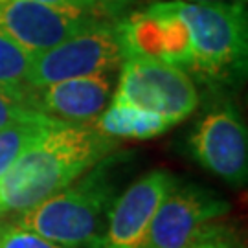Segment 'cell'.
Returning <instances> with one entry per match:
<instances>
[{
    "label": "cell",
    "mask_w": 248,
    "mask_h": 248,
    "mask_svg": "<svg viewBox=\"0 0 248 248\" xmlns=\"http://www.w3.org/2000/svg\"><path fill=\"white\" fill-rule=\"evenodd\" d=\"M108 18L98 9L53 6L37 0H6L0 4V30L33 55Z\"/></svg>",
    "instance_id": "cell-6"
},
{
    "label": "cell",
    "mask_w": 248,
    "mask_h": 248,
    "mask_svg": "<svg viewBox=\"0 0 248 248\" xmlns=\"http://www.w3.org/2000/svg\"><path fill=\"white\" fill-rule=\"evenodd\" d=\"M182 2H195V4H210V2H241V4H247V0H182Z\"/></svg>",
    "instance_id": "cell-20"
},
{
    "label": "cell",
    "mask_w": 248,
    "mask_h": 248,
    "mask_svg": "<svg viewBox=\"0 0 248 248\" xmlns=\"http://www.w3.org/2000/svg\"><path fill=\"white\" fill-rule=\"evenodd\" d=\"M112 103L138 107L178 124L197 108L199 94L186 70L143 55H129L120 68Z\"/></svg>",
    "instance_id": "cell-5"
},
{
    "label": "cell",
    "mask_w": 248,
    "mask_h": 248,
    "mask_svg": "<svg viewBox=\"0 0 248 248\" xmlns=\"http://www.w3.org/2000/svg\"><path fill=\"white\" fill-rule=\"evenodd\" d=\"M120 155H108L70 186L13 217L17 226L62 248H101L114 202V169Z\"/></svg>",
    "instance_id": "cell-2"
},
{
    "label": "cell",
    "mask_w": 248,
    "mask_h": 248,
    "mask_svg": "<svg viewBox=\"0 0 248 248\" xmlns=\"http://www.w3.org/2000/svg\"><path fill=\"white\" fill-rule=\"evenodd\" d=\"M2 2H6V0H0V4H2Z\"/></svg>",
    "instance_id": "cell-21"
},
{
    "label": "cell",
    "mask_w": 248,
    "mask_h": 248,
    "mask_svg": "<svg viewBox=\"0 0 248 248\" xmlns=\"http://www.w3.org/2000/svg\"><path fill=\"white\" fill-rule=\"evenodd\" d=\"M92 2V6L101 11L103 15L107 17H112L116 11H120V9H124L131 0H90Z\"/></svg>",
    "instance_id": "cell-18"
},
{
    "label": "cell",
    "mask_w": 248,
    "mask_h": 248,
    "mask_svg": "<svg viewBox=\"0 0 248 248\" xmlns=\"http://www.w3.org/2000/svg\"><path fill=\"white\" fill-rule=\"evenodd\" d=\"M125 55H143L191 70V45L186 24L169 0H158L143 11L118 22Z\"/></svg>",
    "instance_id": "cell-9"
},
{
    "label": "cell",
    "mask_w": 248,
    "mask_h": 248,
    "mask_svg": "<svg viewBox=\"0 0 248 248\" xmlns=\"http://www.w3.org/2000/svg\"><path fill=\"white\" fill-rule=\"evenodd\" d=\"M169 2L189 33L191 70L208 78H226L232 72L245 70L248 46L247 4Z\"/></svg>",
    "instance_id": "cell-3"
},
{
    "label": "cell",
    "mask_w": 248,
    "mask_h": 248,
    "mask_svg": "<svg viewBox=\"0 0 248 248\" xmlns=\"http://www.w3.org/2000/svg\"><path fill=\"white\" fill-rule=\"evenodd\" d=\"M189 248H237V245L230 239V235L226 233V228L219 222H215L212 230Z\"/></svg>",
    "instance_id": "cell-17"
},
{
    "label": "cell",
    "mask_w": 248,
    "mask_h": 248,
    "mask_svg": "<svg viewBox=\"0 0 248 248\" xmlns=\"http://www.w3.org/2000/svg\"><path fill=\"white\" fill-rule=\"evenodd\" d=\"M193 158L233 187L247 184L248 133L237 108L224 103L204 116L189 136Z\"/></svg>",
    "instance_id": "cell-8"
},
{
    "label": "cell",
    "mask_w": 248,
    "mask_h": 248,
    "mask_svg": "<svg viewBox=\"0 0 248 248\" xmlns=\"http://www.w3.org/2000/svg\"><path fill=\"white\" fill-rule=\"evenodd\" d=\"M62 124H66V122L55 120L52 116L41 112V114L17 120L13 124L2 127L0 129V178L6 175V171L15 164V160L31 143H35L43 134Z\"/></svg>",
    "instance_id": "cell-13"
},
{
    "label": "cell",
    "mask_w": 248,
    "mask_h": 248,
    "mask_svg": "<svg viewBox=\"0 0 248 248\" xmlns=\"http://www.w3.org/2000/svg\"><path fill=\"white\" fill-rule=\"evenodd\" d=\"M41 114L31 101V89L0 85V129L17 120Z\"/></svg>",
    "instance_id": "cell-15"
},
{
    "label": "cell",
    "mask_w": 248,
    "mask_h": 248,
    "mask_svg": "<svg viewBox=\"0 0 248 248\" xmlns=\"http://www.w3.org/2000/svg\"><path fill=\"white\" fill-rule=\"evenodd\" d=\"M33 53L28 52L24 46L0 30V85L6 87H22L26 85V78Z\"/></svg>",
    "instance_id": "cell-14"
},
{
    "label": "cell",
    "mask_w": 248,
    "mask_h": 248,
    "mask_svg": "<svg viewBox=\"0 0 248 248\" xmlns=\"http://www.w3.org/2000/svg\"><path fill=\"white\" fill-rule=\"evenodd\" d=\"M118 143L92 125L62 124L43 134L0 178V219L26 212L70 186L112 155Z\"/></svg>",
    "instance_id": "cell-1"
},
{
    "label": "cell",
    "mask_w": 248,
    "mask_h": 248,
    "mask_svg": "<svg viewBox=\"0 0 248 248\" xmlns=\"http://www.w3.org/2000/svg\"><path fill=\"white\" fill-rule=\"evenodd\" d=\"M112 90V74L57 81L31 89V101L39 112L66 124L94 125L107 108Z\"/></svg>",
    "instance_id": "cell-11"
},
{
    "label": "cell",
    "mask_w": 248,
    "mask_h": 248,
    "mask_svg": "<svg viewBox=\"0 0 248 248\" xmlns=\"http://www.w3.org/2000/svg\"><path fill=\"white\" fill-rule=\"evenodd\" d=\"M37 2H43V4H53V6H78V8H92V2L90 0H37Z\"/></svg>",
    "instance_id": "cell-19"
},
{
    "label": "cell",
    "mask_w": 248,
    "mask_h": 248,
    "mask_svg": "<svg viewBox=\"0 0 248 248\" xmlns=\"http://www.w3.org/2000/svg\"><path fill=\"white\" fill-rule=\"evenodd\" d=\"M0 248H62L52 241L24 230L15 222H0Z\"/></svg>",
    "instance_id": "cell-16"
},
{
    "label": "cell",
    "mask_w": 248,
    "mask_h": 248,
    "mask_svg": "<svg viewBox=\"0 0 248 248\" xmlns=\"http://www.w3.org/2000/svg\"><path fill=\"white\" fill-rule=\"evenodd\" d=\"M177 184L168 171H151L114 199L101 248H142L151 221Z\"/></svg>",
    "instance_id": "cell-10"
},
{
    "label": "cell",
    "mask_w": 248,
    "mask_h": 248,
    "mask_svg": "<svg viewBox=\"0 0 248 248\" xmlns=\"http://www.w3.org/2000/svg\"><path fill=\"white\" fill-rule=\"evenodd\" d=\"M228 210V202L217 193L177 182L155 213L142 248H189Z\"/></svg>",
    "instance_id": "cell-7"
},
{
    "label": "cell",
    "mask_w": 248,
    "mask_h": 248,
    "mask_svg": "<svg viewBox=\"0 0 248 248\" xmlns=\"http://www.w3.org/2000/svg\"><path fill=\"white\" fill-rule=\"evenodd\" d=\"M175 122L156 112H149L138 107L125 105V103H112L107 107L94 122V127L99 133L107 134L110 138L122 140V138H134V140H145L171 129Z\"/></svg>",
    "instance_id": "cell-12"
},
{
    "label": "cell",
    "mask_w": 248,
    "mask_h": 248,
    "mask_svg": "<svg viewBox=\"0 0 248 248\" xmlns=\"http://www.w3.org/2000/svg\"><path fill=\"white\" fill-rule=\"evenodd\" d=\"M118 22H101L78 35L37 53L26 78V87L41 89L57 81L114 74L125 61Z\"/></svg>",
    "instance_id": "cell-4"
}]
</instances>
